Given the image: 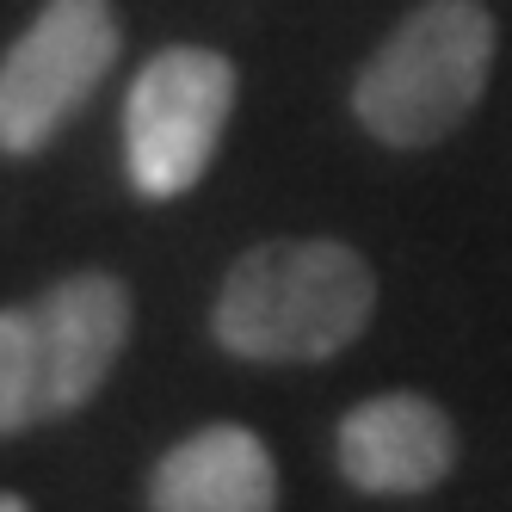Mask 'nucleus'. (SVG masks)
Returning a JSON list of instances; mask_svg holds the SVG:
<instances>
[{
	"label": "nucleus",
	"mask_w": 512,
	"mask_h": 512,
	"mask_svg": "<svg viewBox=\"0 0 512 512\" xmlns=\"http://www.w3.org/2000/svg\"><path fill=\"white\" fill-rule=\"evenodd\" d=\"M38 346L50 377V420L87 408L130 340V290L112 272H68L38 303Z\"/></svg>",
	"instance_id": "nucleus-6"
},
{
	"label": "nucleus",
	"mask_w": 512,
	"mask_h": 512,
	"mask_svg": "<svg viewBox=\"0 0 512 512\" xmlns=\"http://www.w3.org/2000/svg\"><path fill=\"white\" fill-rule=\"evenodd\" d=\"M494 68V13L482 0H426L401 19L352 81V112L389 149L451 136Z\"/></svg>",
	"instance_id": "nucleus-2"
},
{
	"label": "nucleus",
	"mask_w": 512,
	"mask_h": 512,
	"mask_svg": "<svg viewBox=\"0 0 512 512\" xmlns=\"http://www.w3.org/2000/svg\"><path fill=\"white\" fill-rule=\"evenodd\" d=\"M377 309V278L346 241H260L216 290V346L253 364H315L346 352Z\"/></svg>",
	"instance_id": "nucleus-1"
},
{
	"label": "nucleus",
	"mask_w": 512,
	"mask_h": 512,
	"mask_svg": "<svg viewBox=\"0 0 512 512\" xmlns=\"http://www.w3.org/2000/svg\"><path fill=\"white\" fill-rule=\"evenodd\" d=\"M124 50L112 0H44L0 56V155H38L99 93Z\"/></svg>",
	"instance_id": "nucleus-4"
},
{
	"label": "nucleus",
	"mask_w": 512,
	"mask_h": 512,
	"mask_svg": "<svg viewBox=\"0 0 512 512\" xmlns=\"http://www.w3.org/2000/svg\"><path fill=\"white\" fill-rule=\"evenodd\" d=\"M0 512H31V500H25V494H13V488H7V494H0Z\"/></svg>",
	"instance_id": "nucleus-9"
},
{
	"label": "nucleus",
	"mask_w": 512,
	"mask_h": 512,
	"mask_svg": "<svg viewBox=\"0 0 512 512\" xmlns=\"http://www.w3.org/2000/svg\"><path fill=\"white\" fill-rule=\"evenodd\" d=\"M149 512H278V463L253 426L216 420L155 463Z\"/></svg>",
	"instance_id": "nucleus-7"
},
{
	"label": "nucleus",
	"mask_w": 512,
	"mask_h": 512,
	"mask_svg": "<svg viewBox=\"0 0 512 512\" xmlns=\"http://www.w3.org/2000/svg\"><path fill=\"white\" fill-rule=\"evenodd\" d=\"M235 87V62L204 44H173L142 62L124 99V167L142 198H179L204 179L229 130Z\"/></svg>",
	"instance_id": "nucleus-3"
},
{
	"label": "nucleus",
	"mask_w": 512,
	"mask_h": 512,
	"mask_svg": "<svg viewBox=\"0 0 512 512\" xmlns=\"http://www.w3.org/2000/svg\"><path fill=\"white\" fill-rule=\"evenodd\" d=\"M334 457L358 494H426L457 463V426L426 395H371L340 420Z\"/></svg>",
	"instance_id": "nucleus-5"
},
{
	"label": "nucleus",
	"mask_w": 512,
	"mask_h": 512,
	"mask_svg": "<svg viewBox=\"0 0 512 512\" xmlns=\"http://www.w3.org/2000/svg\"><path fill=\"white\" fill-rule=\"evenodd\" d=\"M38 420H50L38 315H31V303H13V309H0V438L31 432Z\"/></svg>",
	"instance_id": "nucleus-8"
}]
</instances>
